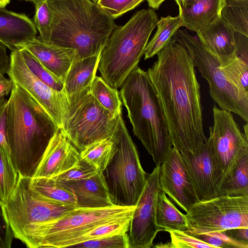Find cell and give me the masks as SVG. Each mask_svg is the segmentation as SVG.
<instances>
[{
  "label": "cell",
  "mask_w": 248,
  "mask_h": 248,
  "mask_svg": "<svg viewBox=\"0 0 248 248\" xmlns=\"http://www.w3.org/2000/svg\"><path fill=\"white\" fill-rule=\"evenodd\" d=\"M157 56L147 72L163 108L172 145L181 153H193L207 139L192 59L174 37Z\"/></svg>",
  "instance_id": "cell-1"
},
{
  "label": "cell",
  "mask_w": 248,
  "mask_h": 248,
  "mask_svg": "<svg viewBox=\"0 0 248 248\" xmlns=\"http://www.w3.org/2000/svg\"><path fill=\"white\" fill-rule=\"evenodd\" d=\"M59 129L35 100L15 85L8 100L6 136L18 174L33 176L50 140Z\"/></svg>",
  "instance_id": "cell-2"
},
{
  "label": "cell",
  "mask_w": 248,
  "mask_h": 248,
  "mask_svg": "<svg viewBox=\"0 0 248 248\" xmlns=\"http://www.w3.org/2000/svg\"><path fill=\"white\" fill-rule=\"evenodd\" d=\"M52 16L49 43L76 49L78 60L101 53L117 27L114 19L90 0H47Z\"/></svg>",
  "instance_id": "cell-3"
},
{
  "label": "cell",
  "mask_w": 248,
  "mask_h": 248,
  "mask_svg": "<svg viewBox=\"0 0 248 248\" xmlns=\"http://www.w3.org/2000/svg\"><path fill=\"white\" fill-rule=\"evenodd\" d=\"M121 87L120 96L133 132L160 166L172 145L163 108L147 71L138 66Z\"/></svg>",
  "instance_id": "cell-4"
},
{
  "label": "cell",
  "mask_w": 248,
  "mask_h": 248,
  "mask_svg": "<svg viewBox=\"0 0 248 248\" xmlns=\"http://www.w3.org/2000/svg\"><path fill=\"white\" fill-rule=\"evenodd\" d=\"M158 20L154 9H142L113 31L101 52L97 68L112 88L120 87L138 66Z\"/></svg>",
  "instance_id": "cell-5"
},
{
  "label": "cell",
  "mask_w": 248,
  "mask_h": 248,
  "mask_svg": "<svg viewBox=\"0 0 248 248\" xmlns=\"http://www.w3.org/2000/svg\"><path fill=\"white\" fill-rule=\"evenodd\" d=\"M30 178L18 174L15 188L4 207L14 237L27 247L35 248L36 235L41 227L64 217L77 207L40 195L31 187Z\"/></svg>",
  "instance_id": "cell-6"
},
{
  "label": "cell",
  "mask_w": 248,
  "mask_h": 248,
  "mask_svg": "<svg viewBox=\"0 0 248 248\" xmlns=\"http://www.w3.org/2000/svg\"><path fill=\"white\" fill-rule=\"evenodd\" d=\"M110 138L116 142L117 151L103 172L111 200L115 205L136 206L145 186L147 176L122 114L117 118Z\"/></svg>",
  "instance_id": "cell-7"
},
{
  "label": "cell",
  "mask_w": 248,
  "mask_h": 248,
  "mask_svg": "<svg viewBox=\"0 0 248 248\" xmlns=\"http://www.w3.org/2000/svg\"><path fill=\"white\" fill-rule=\"evenodd\" d=\"M135 206L98 208H77L64 217L38 230L35 248H71L76 240L100 225L132 217Z\"/></svg>",
  "instance_id": "cell-8"
},
{
  "label": "cell",
  "mask_w": 248,
  "mask_h": 248,
  "mask_svg": "<svg viewBox=\"0 0 248 248\" xmlns=\"http://www.w3.org/2000/svg\"><path fill=\"white\" fill-rule=\"evenodd\" d=\"M191 57L194 65L209 85L213 100L223 110L239 115L248 122V93L232 84L219 67V61L198 38L186 30H178L173 37Z\"/></svg>",
  "instance_id": "cell-9"
},
{
  "label": "cell",
  "mask_w": 248,
  "mask_h": 248,
  "mask_svg": "<svg viewBox=\"0 0 248 248\" xmlns=\"http://www.w3.org/2000/svg\"><path fill=\"white\" fill-rule=\"evenodd\" d=\"M116 121L90 92L70 103L61 129L80 152L93 142L110 138Z\"/></svg>",
  "instance_id": "cell-10"
},
{
  "label": "cell",
  "mask_w": 248,
  "mask_h": 248,
  "mask_svg": "<svg viewBox=\"0 0 248 248\" xmlns=\"http://www.w3.org/2000/svg\"><path fill=\"white\" fill-rule=\"evenodd\" d=\"M187 228L184 231L197 234L248 227V196H217L200 201L185 215Z\"/></svg>",
  "instance_id": "cell-11"
},
{
  "label": "cell",
  "mask_w": 248,
  "mask_h": 248,
  "mask_svg": "<svg viewBox=\"0 0 248 248\" xmlns=\"http://www.w3.org/2000/svg\"><path fill=\"white\" fill-rule=\"evenodd\" d=\"M10 68L7 74L16 85L26 92L62 128L70 103L64 90L56 91L38 78L29 69L18 48L11 51Z\"/></svg>",
  "instance_id": "cell-12"
},
{
  "label": "cell",
  "mask_w": 248,
  "mask_h": 248,
  "mask_svg": "<svg viewBox=\"0 0 248 248\" xmlns=\"http://www.w3.org/2000/svg\"><path fill=\"white\" fill-rule=\"evenodd\" d=\"M213 113L214 123L209 127V137L216 163L221 173L220 179L243 154L248 152V137L241 131L231 111L215 105Z\"/></svg>",
  "instance_id": "cell-13"
},
{
  "label": "cell",
  "mask_w": 248,
  "mask_h": 248,
  "mask_svg": "<svg viewBox=\"0 0 248 248\" xmlns=\"http://www.w3.org/2000/svg\"><path fill=\"white\" fill-rule=\"evenodd\" d=\"M160 166L147 175L144 188L136 204L128 237L129 248H153L160 232L155 222L156 201L159 186Z\"/></svg>",
  "instance_id": "cell-14"
},
{
  "label": "cell",
  "mask_w": 248,
  "mask_h": 248,
  "mask_svg": "<svg viewBox=\"0 0 248 248\" xmlns=\"http://www.w3.org/2000/svg\"><path fill=\"white\" fill-rule=\"evenodd\" d=\"M159 186L160 189L186 212L200 201L181 154L173 147L160 165Z\"/></svg>",
  "instance_id": "cell-15"
},
{
  "label": "cell",
  "mask_w": 248,
  "mask_h": 248,
  "mask_svg": "<svg viewBox=\"0 0 248 248\" xmlns=\"http://www.w3.org/2000/svg\"><path fill=\"white\" fill-rule=\"evenodd\" d=\"M194 182L200 201L216 197V189L221 176L214 157L212 141L209 137L193 153H181Z\"/></svg>",
  "instance_id": "cell-16"
},
{
  "label": "cell",
  "mask_w": 248,
  "mask_h": 248,
  "mask_svg": "<svg viewBox=\"0 0 248 248\" xmlns=\"http://www.w3.org/2000/svg\"><path fill=\"white\" fill-rule=\"evenodd\" d=\"M80 160V152L60 128L50 140L32 177H54L78 166Z\"/></svg>",
  "instance_id": "cell-17"
},
{
  "label": "cell",
  "mask_w": 248,
  "mask_h": 248,
  "mask_svg": "<svg viewBox=\"0 0 248 248\" xmlns=\"http://www.w3.org/2000/svg\"><path fill=\"white\" fill-rule=\"evenodd\" d=\"M18 48L31 52L63 82L72 64L78 60L76 49L45 43L36 37L20 44Z\"/></svg>",
  "instance_id": "cell-18"
},
{
  "label": "cell",
  "mask_w": 248,
  "mask_h": 248,
  "mask_svg": "<svg viewBox=\"0 0 248 248\" xmlns=\"http://www.w3.org/2000/svg\"><path fill=\"white\" fill-rule=\"evenodd\" d=\"M235 33L232 27L218 16L197 31V35L202 45L220 63H222L237 55Z\"/></svg>",
  "instance_id": "cell-19"
},
{
  "label": "cell",
  "mask_w": 248,
  "mask_h": 248,
  "mask_svg": "<svg viewBox=\"0 0 248 248\" xmlns=\"http://www.w3.org/2000/svg\"><path fill=\"white\" fill-rule=\"evenodd\" d=\"M62 183L74 192L77 199V208H98L114 205L102 171L99 170L88 179Z\"/></svg>",
  "instance_id": "cell-20"
},
{
  "label": "cell",
  "mask_w": 248,
  "mask_h": 248,
  "mask_svg": "<svg viewBox=\"0 0 248 248\" xmlns=\"http://www.w3.org/2000/svg\"><path fill=\"white\" fill-rule=\"evenodd\" d=\"M37 29L26 15L0 8V43L11 51L36 37Z\"/></svg>",
  "instance_id": "cell-21"
},
{
  "label": "cell",
  "mask_w": 248,
  "mask_h": 248,
  "mask_svg": "<svg viewBox=\"0 0 248 248\" xmlns=\"http://www.w3.org/2000/svg\"><path fill=\"white\" fill-rule=\"evenodd\" d=\"M100 54L76 61L72 64L63 81V90L70 103L90 92Z\"/></svg>",
  "instance_id": "cell-22"
},
{
  "label": "cell",
  "mask_w": 248,
  "mask_h": 248,
  "mask_svg": "<svg viewBox=\"0 0 248 248\" xmlns=\"http://www.w3.org/2000/svg\"><path fill=\"white\" fill-rule=\"evenodd\" d=\"M224 3L225 0H197L179 9L182 26L197 32L220 16Z\"/></svg>",
  "instance_id": "cell-23"
},
{
  "label": "cell",
  "mask_w": 248,
  "mask_h": 248,
  "mask_svg": "<svg viewBox=\"0 0 248 248\" xmlns=\"http://www.w3.org/2000/svg\"><path fill=\"white\" fill-rule=\"evenodd\" d=\"M216 197L248 196V152L243 154L235 166L219 180Z\"/></svg>",
  "instance_id": "cell-24"
},
{
  "label": "cell",
  "mask_w": 248,
  "mask_h": 248,
  "mask_svg": "<svg viewBox=\"0 0 248 248\" xmlns=\"http://www.w3.org/2000/svg\"><path fill=\"white\" fill-rule=\"evenodd\" d=\"M155 222L160 232L185 231L187 228L186 215L176 207L160 188L156 201Z\"/></svg>",
  "instance_id": "cell-25"
},
{
  "label": "cell",
  "mask_w": 248,
  "mask_h": 248,
  "mask_svg": "<svg viewBox=\"0 0 248 248\" xmlns=\"http://www.w3.org/2000/svg\"><path fill=\"white\" fill-rule=\"evenodd\" d=\"M30 184L31 187L42 197L76 207L77 199L72 189L53 178L31 177Z\"/></svg>",
  "instance_id": "cell-26"
},
{
  "label": "cell",
  "mask_w": 248,
  "mask_h": 248,
  "mask_svg": "<svg viewBox=\"0 0 248 248\" xmlns=\"http://www.w3.org/2000/svg\"><path fill=\"white\" fill-rule=\"evenodd\" d=\"M157 29L151 40L148 42L144 51V59L157 55L170 41L179 28L182 26L181 16L161 17L158 20Z\"/></svg>",
  "instance_id": "cell-27"
},
{
  "label": "cell",
  "mask_w": 248,
  "mask_h": 248,
  "mask_svg": "<svg viewBox=\"0 0 248 248\" xmlns=\"http://www.w3.org/2000/svg\"><path fill=\"white\" fill-rule=\"evenodd\" d=\"M117 151L116 142L111 138L104 139L89 145L80 152V159L103 171Z\"/></svg>",
  "instance_id": "cell-28"
},
{
  "label": "cell",
  "mask_w": 248,
  "mask_h": 248,
  "mask_svg": "<svg viewBox=\"0 0 248 248\" xmlns=\"http://www.w3.org/2000/svg\"><path fill=\"white\" fill-rule=\"evenodd\" d=\"M90 93L115 119L122 114V102L116 89L112 88L100 77L96 76Z\"/></svg>",
  "instance_id": "cell-29"
},
{
  "label": "cell",
  "mask_w": 248,
  "mask_h": 248,
  "mask_svg": "<svg viewBox=\"0 0 248 248\" xmlns=\"http://www.w3.org/2000/svg\"><path fill=\"white\" fill-rule=\"evenodd\" d=\"M18 173L8 148L0 145V204L5 205L16 186Z\"/></svg>",
  "instance_id": "cell-30"
},
{
  "label": "cell",
  "mask_w": 248,
  "mask_h": 248,
  "mask_svg": "<svg viewBox=\"0 0 248 248\" xmlns=\"http://www.w3.org/2000/svg\"><path fill=\"white\" fill-rule=\"evenodd\" d=\"M220 16L235 32L248 36V0H225Z\"/></svg>",
  "instance_id": "cell-31"
},
{
  "label": "cell",
  "mask_w": 248,
  "mask_h": 248,
  "mask_svg": "<svg viewBox=\"0 0 248 248\" xmlns=\"http://www.w3.org/2000/svg\"><path fill=\"white\" fill-rule=\"evenodd\" d=\"M219 67L232 84L248 93V54L236 55L220 63Z\"/></svg>",
  "instance_id": "cell-32"
},
{
  "label": "cell",
  "mask_w": 248,
  "mask_h": 248,
  "mask_svg": "<svg viewBox=\"0 0 248 248\" xmlns=\"http://www.w3.org/2000/svg\"><path fill=\"white\" fill-rule=\"evenodd\" d=\"M26 65L38 78L52 89L62 91L63 90L62 80L47 69L31 52L23 48H18Z\"/></svg>",
  "instance_id": "cell-33"
},
{
  "label": "cell",
  "mask_w": 248,
  "mask_h": 248,
  "mask_svg": "<svg viewBox=\"0 0 248 248\" xmlns=\"http://www.w3.org/2000/svg\"><path fill=\"white\" fill-rule=\"evenodd\" d=\"M132 217L119 219L98 226L78 237L75 240L73 246L90 240L127 233L129 229Z\"/></svg>",
  "instance_id": "cell-34"
},
{
  "label": "cell",
  "mask_w": 248,
  "mask_h": 248,
  "mask_svg": "<svg viewBox=\"0 0 248 248\" xmlns=\"http://www.w3.org/2000/svg\"><path fill=\"white\" fill-rule=\"evenodd\" d=\"M33 3L35 8L33 22L40 34L37 38L44 42L49 43L51 32L52 16L47 0H36Z\"/></svg>",
  "instance_id": "cell-35"
},
{
  "label": "cell",
  "mask_w": 248,
  "mask_h": 248,
  "mask_svg": "<svg viewBox=\"0 0 248 248\" xmlns=\"http://www.w3.org/2000/svg\"><path fill=\"white\" fill-rule=\"evenodd\" d=\"M76 248H129L128 234H117L84 241L71 247Z\"/></svg>",
  "instance_id": "cell-36"
},
{
  "label": "cell",
  "mask_w": 248,
  "mask_h": 248,
  "mask_svg": "<svg viewBox=\"0 0 248 248\" xmlns=\"http://www.w3.org/2000/svg\"><path fill=\"white\" fill-rule=\"evenodd\" d=\"M99 170L93 165L80 159L78 166L52 178L62 183L77 181L89 178L95 175Z\"/></svg>",
  "instance_id": "cell-37"
},
{
  "label": "cell",
  "mask_w": 248,
  "mask_h": 248,
  "mask_svg": "<svg viewBox=\"0 0 248 248\" xmlns=\"http://www.w3.org/2000/svg\"><path fill=\"white\" fill-rule=\"evenodd\" d=\"M145 0H98L97 4L114 19L134 9Z\"/></svg>",
  "instance_id": "cell-38"
},
{
  "label": "cell",
  "mask_w": 248,
  "mask_h": 248,
  "mask_svg": "<svg viewBox=\"0 0 248 248\" xmlns=\"http://www.w3.org/2000/svg\"><path fill=\"white\" fill-rule=\"evenodd\" d=\"M194 236L201 239L215 248H248V243L235 240L224 232L200 234Z\"/></svg>",
  "instance_id": "cell-39"
},
{
  "label": "cell",
  "mask_w": 248,
  "mask_h": 248,
  "mask_svg": "<svg viewBox=\"0 0 248 248\" xmlns=\"http://www.w3.org/2000/svg\"><path fill=\"white\" fill-rule=\"evenodd\" d=\"M173 248H215L213 246L182 231L169 232Z\"/></svg>",
  "instance_id": "cell-40"
},
{
  "label": "cell",
  "mask_w": 248,
  "mask_h": 248,
  "mask_svg": "<svg viewBox=\"0 0 248 248\" xmlns=\"http://www.w3.org/2000/svg\"><path fill=\"white\" fill-rule=\"evenodd\" d=\"M13 237L6 218L4 207L0 204V248H11Z\"/></svg>",
  "instance_id": "cell-41"
},
{
  "label": "cell",
  "mask_w": 248,
  "mask_h": 248,
  "mask_svg": "<svg viewBox=\"0 0 248 248\" xmlns=\"http://www.w3.org/2000/svg\"><path fill=\"white\" fill-rule=\"evenodd\" d=\"M7 106L8 100L6 97H0V145L9 148L6 136Z\"/></svg>",
  "instance_id": "cell-42"
},
{
  "label": "cell",
  "mask_w": 248,
  "mask_h": 248,
  "mask_svg": "<svg viewBox=\"0 0 248 248\" xmlns=\"http://www.w3.org/2000/svg\"><path fill=\"white\" fill-rule=\"evenodd\" d=\"M230 237L244 243H248V227H240L224 231Z\"/></svg>",
  "instance_id": "cell-43"
},
{
  "label": "cell",
  "mask_w": 248,
  "mask_h": 248,
  "mask_svg": "<svg viewBox=\"0 0 248 248\" xmlns=\"http://www.w3.org/2000/svg\"><path fill=\"white\" fill-rule=\"evenodd\" d=\"M10 65V58L7 55L6 46L0 43V74H7Z\"/></svg>",
  "instance_id": "cell-44"
},
{
  "label": "cell",
  "mask_w": 248,
  "mask_h": 248,
  "mask_svg": "<svg viewBox=\"0 0 248 248\" xmlns=\"http://www.w3.org/2000/svg\"><path fill=\"white\" fill-rule=\"evenodd\" d=\"M15 84L11 79L0 74V97L7 96L14 88Z\"/></svg>",
  "instance_id": "cell-45"
},
{
  "label": "cell",
  "mask_w": 248,
  "mask_h": 248,
  "mask_svg": "<svg viewBox=\"0 0 248 248\" xmlns=\"http://www.w3.org/2000/svg\"><path fill=\"white\" fill-rule=\"evenodd\" d=\"M197 0H175L179 6V9H184Z\"/></svg>",
  "instance_id": "cell-46"
},
{
  "label": "cell",
  "mask_w": 248,
  "mask_h": 248,
  "mask_svg": "<svg viewBox=\"0 0 248 248\" xmlns=\"http://www.w3.org/2000/svg\"><path fill=\"white\" fill-rule=\"evenodd\" d=\"M148 2V5L150 7L154 9H158L161 4L165 0H146Z\"/></svg>",
  "instance_id": "cell-47"
},
{
  "label": "cell",
  "mask_w": 248,
  "mask_h": 248,
  "mask_svg": "<svg viewBox=\"0 0 248 248\" xmlns=\"http://www.w3.org/2000/svg\"><path fill=\"white\" fill-rule=\"evenodd\" d=\"M153 247L157 248H173L171 242L167 243H160L155 246H153Z\"/></svg>",
  "instance_id": "cell-48"
},
{
  "label": "cell",
  "mask_w": 248,
  "mask_h": 248,
  "mask_svg": "<svg viewBox=\"0 0 248 248\" xmlns=\"http://www.w3.org/2000/svg\"><path fill=\"white\" fill-rule=\"evenodd\" d=\"M11 0H0V7L5 8L9 3Z\"/></svg>",
  "instance_id": "cell-49"
},
{
  "label": "cell",
  "mask_w": 248,
  "mask_h": 248,
  "mask_svg": "<svg viewBox=\"0 0 248 248\" xmlns=\"http://www.w3.org/2000/svg\"><path fill=\"white\" fill-rule=\"evenodd\" d=\"M248 123H246V124L245 125H244V131H245L244 134L247 137H248Z\"/></svg>",
  "instance_id": "cell-50"
},
{
  "label": "cell",
  "mask_w": 248,
  "mask_h": 248,
  "mask_svg": "<svg viewBox=\"0 0 248 248\" xmlns=\"http://www.w3.org/2000/svg\"><path fill=\"white\" fill-rule=\"evenodd\" d=\"M20 0L29 1H31V2H32L33 3L36 0Z\"/></svg>",
  "instance_id": "cell-51"
},
{
  "label": "cell",
  "mask_w": 248,
  "mask_h": 248,
  "mask_svg": "<svg viewBox=\"0 0 248 248\" xmlns=\"http://www.w3.org/2000/svg\"><path fill=\"white\" fill-rule=\"evenodd\" d=\"M90 0L92 1V2H93L94 3H96L98 0Z\"/></svg>",
  "instance_id": "cell-52"
},
{
  "label": "cell",
  "mask_w": 248,
  "mask_h": 248,
  "mask_svg": "<svg viewBox=\"0 0 248 248\" xmlns=\"http://www.w3.org/2000/svg\"></svg>",
  "instance_id": "cell-53"
}]
</instances>
